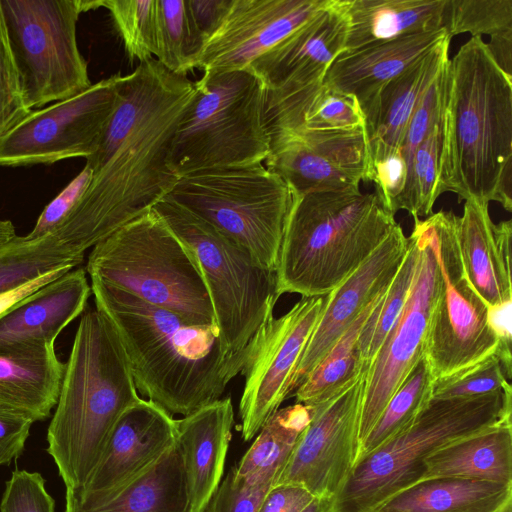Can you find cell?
I'll use <instances>...</instances> for the list:
<instances>
[{
    "label": "cell",
    "instance_id": "cell-1",
    "mask_svg": "<svg viewBox=\"0 0 512 512\" xmlns=\"http://www.w3.org/2000/svg\"><path fill=\"white\" fill-rule=\"evenodd\" d=\"M196 94L195 82L154 57L120 77L115 108L96 151L91 179L49 234L75 257L150 211L179 177L169 165L174 134Z\"/></svg>",
    "mask_w": 512,
    "mask_h": 512
},
{
    "label": "cell",
    "instance_id": "cell-2",
    "mask_svg": "<svg viewBox=\"0 0 512 512\" xmlns=\"http://www.w3.org/2000/svg\"><path fill=\"white\" fill-rule=\"evenodd\" d=\"M91 291L96 309L116 329L137 391L171 415L220 399L250 355V343L227 351L215 324H192L98 280H91Z\"/></svg>",
    "mask_w": 512,
    "mask_h": 512
},
{
    "label": "cell",
    "instance_id": "cell-3",
    "mask_svg": "<svg viewBox=\"0 0 512 512\" xmlns=\"http://www.w3.org/2000/svg\"><path fill=\"white\" fill-rule=\"evenodd\" d=\"M512 77L482 37L464 43L447 65L442 188L459 202L497 201L511 212Z\"/></svg>",
    "mask_w": 512,
    "mask_h": 512
},
{
    "label": "cell",
    "instance_id": "cell-4",
    "mask_svg": "<svg viewBox=\"0 0 512 512\" xmlns=\"http://www.w3.org/2000/svg\"><path fill=\"white\" fill-rule=\"evenodd\" d=\"M139 398L112 322L98 309L84 313L47 432V451L66 489L85 485L113 426Z\"/></svg>",
    "mask_w": 512,
    "mask_h": 512
},
{
    "label": "cell",
    "instance_id": "cell-5",
    "mask_svg": "<svg viewBox=\"0 0 512 512\" xmlns=\"http://www.w3.org/2000/svg\"><path fill=\"white\" fill-rule=\"evenodd\" d=\"M397 224L376 192L358 188L294 193L276 269L278 293L329 294Z\"/></svg>",
    "mask_w": 512,
    "mask_h": 512
},
{
    "label": "cell",
    "instance_id": "cell-6",
    "mask_svg": "<svg viewBox=\"0 0 512 512\" xmlns=\"http://www.w3.org/2000/svg\"><path fill=\"white\" fill-rule=\"evenodd\" d=\"M86 270L91 280L174 312L192 324H215L194 252L153 209L96 244Z\"/></svg>",
    "mask_w": 512,
    "mask_h": 512
},
{
    "label": "cell",
    "instance_id": "cell-7",
    "mask_svg": "<svg viewBox=\"0 0 512 512\" xmlns=\"http://www.w3.org/2000/svg\"><path fill=\"white\" fill-rule=\"evenodd\" d=\"M512 388L471 398H432L404 432L360 459L331 512H375L421 482L425 460L460 438L511 421Z\"/></svg>",
    "mask_w": 512,
    "mask_h": 512
},
{
    "label": "cell",
    "instance_id": "cell-8",
    "mask_svg": "<svg viewBox=\"0 0 512 512\" xmlns=\"http://www.w3.org/2000/svg\"><path fill=\"white\" fill-rule=\"evenodd\" d=\"M174 134L169 165L183 176L214 168L263 163L270 137L263 118L264 87L249 68L204 72Z\"/></svg>",
    "mask_w": 512,
    "mask_h": 512
},
{
    "label": "cell",
    "instance_id": "cell-9",
    "mask_svg": "<svg viewBox=\"0 0 512 512\" xmlns=\"http://www.w3.org/2000/svg\"><path fill=\"white\" fill-rule=\"evenodd\" d=\"M276 271L294 192L263 163L214 168L179 178L167 195Z\"/></svg>",
    "mask_w": 512,
    "mask_h": 512
},
{
    "label": "cell",
    "instance_id": "cell-10",
    "mask_svg": "<svg viewBox=\"0 0 512 512\" xmlns=\"http://www.w3.org/2000/svg\"><path fill=\"white\" fill-rule=\"evenodd\" d=\"M152 209L194 252L223 346L245 350L273 317L280 297L276 271L257 265L248 251L169 197Z\"/></svg>",
    "mask_w": 512,
    "mask_h": 512
},
{
    "label": "cell",
    "instance_id": "cell-11",
    "mask_svg": "<svg viewBox=\"0 0 512 512\" xmlns=\"http://www.w3.org/2000/svg\"><path fill=\"white\" fill-rule=\"evenodd\" d=\"M5 29L30 111L76 96L92 83L76 25L97 1L0 0Z\"/></svg>",
    "mask_w": 512,
    "mask_h": 512
},
{
    "label": "cell",
    "instance_id": "cell-12",
    "mask_svg": "<svg viewBox=\"0 0 512 512\" xmlns=\"http://www.w3.org/2000/svg\"><path fill=\"white\" fill-rule=\"evenodd\" d=\"M442 287L432 315L424 357L435 377L463 370L504 345L488 322V307L470 284L458 247L459 216L440 210L427 217Z\"/></svg>",
    "mask_w": 512,
    "mask_h": 512
},
{
    "label": "cell",
    "instance_id": "cell-13",
    "mask_svg": "<svg viewBox=\"0 0 512 512\" xmlns=\"http://www.w3.org/2000/svg\"><path fill=\"white\" fill-rule=\"evenodd\" d=\"M410 234L417 248L416 270L407 302L366 373L359 439L363 441L390 398L424 357L442 276L428 219L413 218Z\"/></svg>",
    "mask_w": 512,
    "mask_h": 512
},
{
    "label": "cell",
    "instance_id": "cell-14",
    "mask_svg": "<svg viewBox=\"0 0 512 512\" xmlns=\"http://www.w3.org/2000/svg\"><path fill=\"white\" fill-rule=\"evenodd\" d=\"M121 75L33 110L0 138V166L19 167L92 155L115 108Z\"/></svg>",
    "mask_w": 512,
    "mask_h": 512
},
{
    "label": "cell",
    "instance_id": "cell-15",
    "mask_svg": "<svg viewBox=\"0 0 512 512\" xmlns=\"http://www.w3.org/2000/svg\"><path fill=\"white\" fill-rule=\"evenodd\" d=\"M329 294L302 297L284 315L274 316L251 339L241 371V437L252 440L293 394V378L304 349L326 307Z\"/></svg>",
    "mask_w": 512,
    "mask_h": 512
},
{
    "label": "cell",
    "instance_id": "cell-16",
    "mask_svg": "<svg viewBox=\"0 0 512 512\" xmlns=\"http://www.w3.org/2000/svg\"><path fill=\"white\" fill-rule=\"evenodd\" d=\"M366 373L332 399L311 406L310 423L299 437L274 486L297 485L315 498L333 500L337 496L359 458V427Z\"/></svg>",
    "mask_w": 512,
    "mask_h": 512
},
{
    "label": "cell",
    "instance_id": "cell-17",
    "mask_svg": "<svg viewBox=\"0 0 512 512\" xmlns=\"http://www.w3.org/2000/svg\"><path fill=\"white\" fill-rule=\"evenodd\" d=\"M265 167L295 194L358 189L367 181L369 143L365 128L316 131L301 127L270 138Z\"/></svg>",
    "mask_w": 512,
    "mask_h": 512
},
{
    "label": "cell",
    "instance_id": "cell-18",
    "mask_svg": "<svg viewBox=\"0 0 512 512\" xmlns=\"http://www.w3.org/2000/svg\"><path fill=\"white\" fill-rule=\"evenodd\" d=\"M347 31L343 0H327L307 22L250 64L264 87L263 118L303 89L322 83L345 50Z\"/></svg>",
    "mask_w": 512,
    "mask_h": 512
},
{
    "label": "cell",
    "instance_id": "cell-19",
    "mask_svg": "<svg viewBox=\"0 0 512 512\" xmlns=\"http://www.w3.org/2000/svg\"><path fill=\"white\" fill-rule=\"evenodd\" d=\"M327 0H232L197 62L203 72L244 69L302 26Z\"/></svg>",
    "mask_w": 512,
    "mask_h": 512
},
{
    "label": "cell",
    "instance_id": "cell-20",
    "mask_svg": "<svg viewBox=\"0 0 512 512\" xmlns=\"http://www.w3.org/2000/svg\"><path fill=\"white\" fill-rule=\"evenodd\" d=\"M176 444V419L155 402L139 398L113 426L85 485L66 495L90 500L108 495L157 463Z\"/></svg>",
    "mask_w": 512,
    "mask_h": 512
},
{
    "label": "cell",
    "instance_id": "cell-21",
    "mask_svg": "<svg viewBox=\"0 0 512 512\" xmlns=\"http://www.w3.org/2000/svg\"><path fill=\"white\" fill-rule=\"evenodd\" d=\"M408 249L397 224L372 255L329 293L326 307L304 349L293 378V394L361 313L390 285Z\"/></svg>",
    "mask_w": 512,
    "mask_h": 512
},
{
    "label": "cell",
    "instance_id": "cell-22",
    "mask_svg": "<svg viewBox=\"0 0 512 512\" xmlns=\"http://www.w3.org/2000/svg\"><path fill=\"white\" fill-rule=\"evenodd\" d=\"M448 38L446 29L442 28L344 50L331 63L322 83L333 90L354 95L364 112L384 85Z\"/></svg>",
    "mask_w": 512,
    "mask_h": 512
},
{
    "label": "cell",
    "instance_id": "cell-23",
    "mask_svg": "<svg viewBox=\"0 0 512 512\" xmlns=\"http://www.w3.org/2000/svg\"><path fill=\"white\" fill-rule=\"evenodd\" d=\"M512 221L493 223L489 203L465 200L458 247L465 274L488 308L512 303Z\"/></svg>",
    "mask_w": 512,
    "mask_h": 512
},
{
    "label": "cell",
    "instance_id": "cell-24",
    "mask_svg": "<svg viewBox=\"0 0 512 512\" xmlns=\"http://www.w3.org/2000/svg\"><path fill=\"white\" fill-rule=\"evenodd\" d=\"M233 423L230 397L220 398L176 419V444L192 512H204L222 480Z\"/></svg>",
    "mask_w": 512,
    "mask_h": 512
},
{
    "label": "cell",
    "instance_id": "cell-25",
    "mask_svg": "<svg viewBox=\"0 0 512 512\" xmlns=\"http://www.w3.org/2000/svg\"><path fill=\"white\" fill-rule=\"evenodd\" d=\"M86 271L70 270L0 315V349L52 343L85 309L91 295Z\"/></svg>",
    "mask_w": 512,
    "mask_h": 512
},
{
    "label": "cell",
    "instance_id": "cell-26",
    "mask_svg": "<svg viewBox=\"0 0 512 512\" xmlns=\"http://www.w3.org/2000/svg\"><path fill=\"white\" fill-rule=\"evenodd\" d=\"M64 371L55 344L0 349V408L34 422L45 419L57 403Z\"/></svg>",
    "mask_w": 512,
    "mask_h": 512
},
{
    "label": "cell",
    "instance_id": "cell-27",
    "mask_svg": "<svg viewBox=\"0 0 512 512\" xmlns=\"http://www.w3.org/2000/svg\"><path fill=\"white\" fill-rule=\"evenodd\" d=\"M450 38L382 87L363 112L369 152L399 148L405 129L429 85L449 60ZM400 149V148H399Z\"/></svg>",
    "mask_w": 512,
    "mask_h": 512
},
{
    "label": "cell",
    "instance_id": "cell-28",
    "mask_svg": "<svg viewBox=\"0 0 512 512\" xmlns=\"http://www.w3.org/2000/svg\"><path fill=\"white\" fill-rule=\"evenodd\" d=\"M66 512H192L177 444L146 472L108 495L90 500L66 495Z\"/></svg>",
    "mask_w": 512,
    "mask_h": 512
},
{
    "label": "cell",
    "instance_id": "cell-29",
    "mask_svg": "<svg viewBox=\"0 0 512 512\" xmlns=\"http://www.w3.org/2000/svg\"><path fill=\"white\" fill-rule=\"evenodd\" d=\"M345 50L435 31L446 25L447 0H343Z\"/></svg>",
    "mask_w": 512,
    "mask_h": 512
},
{
    "label": "cell",
    "instance_id": "cell-30",
    "mask_svg": "<svg viewBox=\"0 0 512 512\" xmlns=\"http://www.w3.org/2000/svg\"><path fill=\"white\" fill-rule=\"evenodd\" d=\"M424 464L421 482L461 478L512 484V422L448 443L434 451Z\"/></svg>",
    "mask_w": 512,
    "mask_h": 512
},
{
    "label": "cell",
    "instance_id": "cell-31",
    "mask_svg": "<svg viewBox=\"0 0 512 512\" xmlns=\"http://www.w3.org/2000/svg\"><path fill=\"white\" fill-rule=\"evenodd\" d=\"M512 503V484L437 478L395 495L375 512H499Z\"/></svg>",
    "mask_w": 512,
    "mask_h": 512
},
{
    "label": "cell",
    "instance_id": "cell-32",
    "mask_svg": "<svg viewBox=\"0 0 512 512\" xmlns=\"http://www.w3.org/2000/svg\"><path fill=\"white\" fill-rule=\"evenodd\" d=\"M311 417V406L301 403L279 408L262 426L238 464L231 468L233 475L269 478L275 483Z\"/></svg>",
    "mask_w": 512,
    "mask_h": 512
},
{
    "label": "cell",
    "instance_id": "cell-33",
    "mask_svg": "<svg viewBox=\"0 0 512 512\" xmlns=\"http://www.w3.org/2000/svg\"><path fill=\"white\" fill-rule=\"evenodd\" d=\"M386 290L361 313L295 390L296 403L316 406L327 402L368 372L361 358L358 339Z\"/></svg>",
    "mask_w": 512,
    "mask_h": 512
},
{
    "label": "cell",
    "instance_id": "cell-34",
    "mask_svg": "<svg viewBox=\"0 0 512 512\" xmlns=\"http://www.w3.org/2000/svg\"><path fill=\"white\" fill-rule=\"evenodd\" d=\"M434 381L435 377L423 357L390 398L363 441L358 461L407 430L416 421L432 399Z\"/></svg>",
    "mask_w": 512,
    "mask_h": 512
},
{
    "label": "cell",
    "instance_id": "cell-35",
    "mask_svg": "<svg viewBox=\"0 0 512 512\" xmlns=\"http://www.w3.org/2000/svg\"><path fill=\"white\" fill-rule=\"evenodd\" d=\"M83 259L59 246L49 235L28 240L15 236L0 248V294L61 267H76Z\"/></svg>",
    "mask_w": 512,
    "mask_h": 512
},
{
    "label": "cell",
    "instance_id": "cell-36",
    "mask_svg": "<svg viewBox=\"0 0 512 512\" xmlns=\"http://www.w3.org/2000/svg\"><path fill=\"white\" fill-rule=\"evenodd\" d=\"M443 118L420 143L407 164L405 188L395 212L406 210L413 218L431 214L442 188Z\"/></svg>",
    "mask_w": 512,
    "mask_h": 512
},
{
    "label": "cell",
    "instance_id": "cell-37",
    "mask_svg": "<svg viewBox=\"0 0 512 512\" xmlns=\"http://www.w3.org/2000/svg\"><path fill=\"white\" fill-rule=\"evenodd\" d=\"M156 60L170 72L187 76L196 68L204 47L191 21L185 0H157Z\"/></svg>",
    "mask_w": 512,
    "mask_h": 512
},
{
    "label": "cell",
    "instance_id": "cell-38",
    "mask_svg": "<svg viewBox=\"0 0 512 512\" xmlns=\"http://www.w3.org/2000/svg\"><path fill=\"white\" fill-rule=\"evenodd\" d=\"M417 262V248L408 237L407 252L386 292L368 317L358 339L364 366L369 369L390 330L398 320L410 294Z\"/></svg>",
    "mask_w": 512,
    "mask_h": 512
},
{
    "label": "cell",
    "instance_id": "cell-39",
    "mask_svg": "<svg viewBox=\"0 0 512 512\" xmlns=\"http://www.w3.org/2000/svg\"><path fill=\"white\" fill-rule=\"evenodd\" d=\"M120 35L130 63L144 62L158 50L157 0H98Z\"/></svg>",
    "mask_w": 512,
    "mask_h": 512
},
{
    "label": "cell",
    "instance_id": "cell-40",
    "mask_svg": "<svg viewBox=\"0 0 512 512\" xmlns=\"http://www.w3.org/2000/svg\"><path fill=\"white\" fill-rule=\"evenodd\" d=\"M301 127L316 131H354L365 128V117L354 95L319 83L303 96Z\"/></svg>",
    "mask_w": 512,
    "mask_h": 512
},
{
    "label": "cell",
    "instance_id": "cell-41",
    "mask_svg": "<svg viewBox=\"0 0 512 512\" xmlns=\"http://www.w3.org/2000/svg\"><path fill=\"white\" fill-rule=\"evenodd\" d=\"M511 353L499 350L452 375L434 381L432 398H471L510 389Z\"/></svg>",
    "mask_w": 512,
    "mask_h": 512
},
{
    "label": "cell",
    "instance_id": "cell-42",
    "mask_svg": "<svg viewBox=\"0 0 512 512\" xmlns=\"http://www.w3.org/2000/svg\"><path fill=\"white\" fill-rule=\"evenodd\" d=\"M445 29L450 38L512 31V0H447Z\"/></svg>",
    "mask_w": 512,
    "mask_h": 512
},
{
    "label": "cell",
    "instance_id": "cell-43",
    "mask_svg": "<svg viewBox=\"0 0 512 512\" xmlns=\"http://www.w3.org/2000/svg\"><path fill=\"white\" fill-rule=\"evenodd\" d=\"M448 62L426 89L405 129L399 148L407 164L415 149L443 118Z\"/></svg>",
    "mask_w": 512,
    "mask_h": 512
},
{
    "label": "cell",
    "instance_id": "cell-44",
    "mask_svg": "<svg viewBox=\"0 0 512 512\" xmlns=\"http://www.w3.org/2000/svg\"><path fill=\"white\" fill-rule=\"evenodd\" d=\"M30 112L24 101L0 5V138Z\"/></svg>",
    "mask_w": 512,
    "mask_h": 512
},
{
    "label": "cell",
    "instance_id": "cell-45",
    "mask_svg": "<svg viewBox=\"0 0 512 512\" xmlns=\"http://www.w3.org/2000/svg\"><path fill=\"white\" fill-rule=\"evenodd\" d=\"M272 480L236 478L230 469L210 498L204 512H258Z\"/></svg>",
    "mask_w": 512,
    "mask_h": 512
},
{
    "label": "cell",
    "instance_id": "cell-46",
    "mask_svg": "<svg viewBox=\"0 0 512 512\" xmlns=\"http://www.w3.org/2000/svg\"><path fill=\"white\" fill-rule=\"evenodd\" d=\"M407 179V163L399 148L369 153L367 181L376 186V194L384 206L395 215V205Z\"/></svg>",
    "mask_w": 512,
    "mask_h": 512
},
{
    "label": "cell",
    "instance_id": "cell-47",
    "mask_svg": "<svg viewBox=\"0 0 512 512\" xmlns=\"http://www.w3.org/2000/svg\"><path fill=\"white\" fill-rule=\"evenodd\" d=\"M0 512H55V502L39 473L16 469L6 482Z\"/></svg>",
    "mask_w": 512,
    "mask_h": 512
},
{
    "label": "cell",
    "instance_id": "cell-48",
    "mask_svg": "<svg viewBox=\"0 0 512 512\" xmlns=\"http://www.w3.org/2000/svg\"><path fill=\"white\" fill-rule=\"evenodd\" d=\"M92 171L84 166L82 171L43 209L34 228L25 238L37 239L52 231L72 210L85 191Z\"/></svg>",
    "mask_w": 512,
    "mask_h": 512
},
{
    "label": "cell",
    "instance_id": "cell-49",
    "mask_svg": "<svg viewBox=\"0 0 512 512\" xmlns=\"http://www.w3.org/2000/svg\"><path fill=\"white\" fill-rule=\"evenodd\" d=\"M33 420L0 408V465L9 464L24 449Z\"/></svg>",
    "mask_w": 512,
    "mask_h": 512
},
{
    "label": "cell",
    "instance_id": "cell-50",
    "mask_svg": "<svg viewBox=\"0 0 512 512\" xmlns=\"http://www.w3.org/2000/svg\"><path fill=\"white\" fill-rule=\"evenodd\" d=\"M185 1L194 28L205 44L221 24L232 0Z\"/></svg>",
    "mask_w": 512,
    "mask_h": 512
},
{
    "label": "cell",
    "instance_id": "cell-51",
    "mask_svg": "<svg viewBox=\"0 0 512 512\" xmlns=\"http://www.w3.org/2000/svg\"><path fill=\"white\" fill-rule=\"evenodd\" d=\"M314 499L300 486L275 485L266 494L258 512H302Z\"/></svg>",
    "mask_w": 512,
    "mask_h": 512
},
{
    "label": "cell",
    "instance_id": "cell-52",
    "mask_svg": "<svg viewBox=\"0 0 512 512\" xmlns=\"http://www.w3.org/2000/svg\"><path fill=\"white\" fill-rule=\"evenodd\" d=\"M73 267L66 266L58 269H54L50 272H47L34 280H31L20 287H17L13 290L7 291L5 293L0 294V315L5 311L10 309L12 306L26 298L27 296L33 294L41 287L47 285L53 280L61 277L68 271L72 270Z\"/></svg>",
    "mask_w": 512,
    "mask_h": 512
},
{
    "label": "cell",
    "instance_id": "cell-53",
    "mask_svg": "<svg viewBox=\"0 0 512 512\" xmlns=\"http://www.w3.org/2000/svg\"><path fill=\"white\" fill-rule=\"evenodd\" d=\"M486 46L498 66L512 77V31L491 36Z\"/></svg>",
    "mask_w": 512,
    "mask_h": 512
},
{
    "label": "cell",
    "instance_id": "cell-54",
    "mask_svg": "<svg viewBox=\"0 0 512 512\" xmlns=\"http://www.w3.org/2000/svg\"><path fill=\"white\" fill-rule=\"evenodd\" d=\"M511 304L488 308L489 325L499 340L507 346H511Z\"/></svg>",
    "mask_w": 512,
    "mask_h": 512
},
{
    "label": "cell",
    "instance_id": "cell-55",
    "mask_svg": "<svg viewBox=\"0 0 512 512\" xmlns=\"http://www.w3.org/2000/svg\"><path fill=\"white\" fill-rule=\"evenodd\" d=\"M16 236L15 227L9 220H0V248Z\"/></svg>",
    "mask_w": 512,
    "mask_h": 512
},
{
    "label": "cell",
    "instance_id": "cell-56",
    "mask_svg": "<svg viewBox=\"0 0 512 512\" xmlns=\"http://www.w3.org/2000/svg\"><path fill=\"white\" fill-rule=\"evenodd\" d=\"M332 499L315 498L302 512H331Z\"/></svg>",
    "mask_w": 512,
    "mask_h": 512
},
{
    "label": "cell",
    "instance_id": "cell-57",
    "mask_svg": "<svg viewBox=\"0 0 512 512\" xmlns=\"http://www.w3.org/2000/svg\"><path fill=\"white\" fill-rule=\"evenodd\" d=\"M499 512H512V503H509L506 505L501 511Z\"/></svg>",
    "mask_w": 512,
    "mask_h": 512
}]
</instances>
